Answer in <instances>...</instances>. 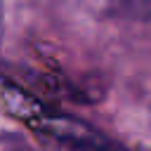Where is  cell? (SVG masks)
<instances>
[]
</instances>
